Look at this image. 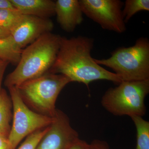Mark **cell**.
I'll list each match as a JSON object with an SVG mask.
<instances>
[{
	"mask_svg": "<svg viewBox=\"0 0 149 149\" xmlns=\"http://www.w3.org/2000/svg\"><path fill=\"white\" fill-rule=\"evenodd\" d=\"M122 10L123 17L125 23L141 11H149V0H126Z\"/></svg>",
	"mask_w": 149,
	"mask_h": 149,
	"instance_id": "obj_16",
	"label": "cell"
},
{
	"mask_svg": "<svg viewBox=\"0 0 149 149\" xmlns=\"http://www.w3.org/2000/svg\"><path fill=\"white\" fill-rule=\"evenodd\" d=\"M149 93V79L123 81L115 88L109 89L101 100L102 106L114 116H138L146 114V97Z\"/></svg>",
	"mask_w": 149,
	"mask_h": 149,
	"instance_id": "obj_5",
	"label": "cell"
},
{
	"mask_svg": "<svg viewBox=\"0 0 149 149\" xmlns=\"http://www.w3.org/2000/svg\"><path fill=\"white\" fill-rule=\"evenodd\" d=\"M99 65L109 68L123 81H141L149 79V41L141 37L135 45L118 48L110 57L95 59Z\"/></svg>",
	"mask_w": 149,
	"mask_h": 149,
	"instance_id": "obj_3",
	"label": "cell"
},
{
	"mask_svg": "<svg viewBox=\"0 0 149 149\" xmlns=\"http://www.w3.org/2000/svg\"><path fill=\"white\" fill-rule=\"evenodd\" d=\"M14 8L25 15L49 18L55 15V2L52 0H10Z\"/></svg>",
	"mask_w": 149,
	"mask_h": 149,
	"instance_id": "obj_11",
	"label": "cell"
},
{
	"mask_svg": "<svg viewBox=\"0 0 149 149\" xmlns=\"http://www.w3.org/2000/svg\"><path fill=\"white\" fill-rule=\"evenodd\" d=\"M10 36L9 32L0 29V39L6 38Z\"/></svg>",
	"mask_w": 149,
	"mask_h": 149,
	"instance_id": "obj_23",
	"label": "cell"
},
{
	"mask_svg": "<svg viewBox=\"0 0 149 149\" xmlns=\"http://www.w3.org/2000/svg\"><path fill=\"white\" fill-rule=\"evenodd\" d=\"M36 149H65L79 139L77 131L70 125L67 115L59 110Z\"/></svg>",
	"mask_w": 149,
	"mask_h": 149,
	"instance_id": "obj_8",
	"label": "cell"
},
{
	"mask_svg": "<svg viewBox=\"0 0 149 149\" xmlns=\"http://www.w3.org/2000/svg\"><path fill=\"white\" fill-rule=\"evenodd\" d=\"M71 81L65 75L48 73L17 87L23 101L36 112L52 118L56 112L59 94Z\"/></svg>",
	"mask_w": 149,
	"mask_h": 149,
	"instance_id": "obj_4",
	"label": "cell"
},
{
	"mask_svg": "<svg viewBox=\"0 0 149 149\" xmlns=\"http://www.w3.org/2000/svg\"><path fill=\"white\" fill-rule=\"evenodd\" d=\"M83 13L104 29L123 33L126 29L120 0H79Z\"/></svg>",
	"mask_w": 149,
	"mask_h": 149,
	"instance_id": "obj_7",
	"label": "cell"
},
{
	"mask_svg": "<svg viewBox=\"0 0 149 149\" xmlns=\"http://www.w3.org/2000/svg\"><path fill=\"white\" fill-rule=\"evenodd\" d=\"M23 15L16 9H0V29L10 33Z\"/></svg>",
	"mask_w": 149,
	"mask_h": 149,
	"instance_id": "obj_15",
	"label": "cell"
},
{
	"mask_svg": "<svg viewBox=\"0 0 149 149\" xmlns=\"http://www.w3.org/2000/svg\"><path fill=\"white\" fill-rule=\"evenodd\" d=\"M0 149H12L8 136L0 134Z\"/></svg>",
	"mask_w": 149,
	"mask_h": 149,
	"instance_id": "obj_20",
	"label": "cell"
},
{
	"mask_svg": "<svg viewBox=\"0 0 149 149\" xmlns=\"http://www.w3.org/2000/svg\"><path fill=\"white\" fill-rule=\"evenodd\" d=\"M94 45L92 38L78 36L61 37L54 63L49 73L65 75L71 82L89 84L98 80H107L116 84L122 82L114 72L97 64L91 52Z\"/></svg>",
	"mask_w": 149,
	"mask_h": 149,
	"instance_id": "obj_1",
	"label": "cell"
},
{
	"mask_svg": "<svg viewBox=\"0 0 149 149\" xmlns=\"http://www.w3.org/2000/svg\"><path fill=\"white\" fill-rule=\"evenodd\" d=\"M15 9L13 6L10 0H0V9Z\"/></svg>",
	"mask_w": 149,
	"mask_h": 149,
	"instance_id": "obj_22",
	"label": "cell"
},
{
	"mask_svg": "<svg viewBox=\"0 0 149 149\" xmlns=\"http://www.w3.org/2000/svg\"><path fill=\"white\" fill-rule=\"evenodd\" d=\"M8 88L13 109L12 125L8 139L12 149H15L25 137L37 130L49 126L54 118L38 113L28 107L17 87Z\"/></svg>",
	"mask_w": 149,
	"mask_h": 149,
	"instance_id": "obj_6",
	"label": "cell"
},
{
	"mask_svg": "<svg viewBox=\"0 0 149 149\" xmlns=\"http://www.w3.org/2000/svg\"><path fill=\"white\" fill-rule=\"evenodd\" d=\"M83 14L78 0H57L55 2L57 21L65 32H73L83 22Z\"/></svg>",
	"mask_w": 149,
	"mask_h": 149,
	"instance_id": "obj_10",
	"label": "cell"
},
{
	"mask_svg": "<svg viewBox=\"0 0 149 149\" xmlns=\"http://www.w3.org/2000/svg\"><path fill=\"white\" fill-rule=\"evenodd\" d=\"M65 149H90V144L84 140L78 139Z\"/></svg>",
	"mask_w": 149,
	"mask_h": 149,
	"instance_id": "obj_18",
	"label": "cell"
},
{
	"mask_svg": "<svg viewBox=\"0 0 149 149\" xmlns=\"http://www.w3.org/2000/svg\"><path fill=\"white\" fill-rule=\"evenodd\" d=\"M54 27L50 19L23 15L10 35L17 47L23 49L41 36L52 32Z\"/></svg>",
	"mask_w": 149,
	"mask_h": 149,
	"instance_id": "obj_9",
	"label": "cell"
},
{
	"mask_svg": "<svg viewBox=\"0 0 149 149\" xmlns=\"http://www.w3.org/2000/svg\"><path fill=\"white\" fill-rule=\"evenodd\" d=\"M22 50L17 47L10 35L0 39V59L17 65L20 60Z\"/></svg>",
	"mask_w": 149,
	"mask_h": 149,
	"instance_id": "obj_13",
	"label": "cell"
},
{
	"mask_svg": "<svg viewBox=\"0 0 149 149\" xmlns=\"http://www.w3.org/2000/svg\"><path fill=\"white\" fill-rule=\"evenodd\" d=\"M10 63L0 59V92L2 89V83L3 77L7 67Z\"/></svg>",
	"mask_w": 149,
	"mask_h": 149,
	"instance_id": "obj_21",
	"label": "cell"
},
{
	"mask_svg": "<svg viewBox=\"0 0 149 149\" xmlns=\"http://www.w3.org/2000/svg\"><path fill=\"white\" fill-rule=\"evenodd\" d=\"M61 36L52 32L40 37L23 49L16 68L6 77L7 88L49 73L56 58Z\"/></svg>",
	"mask_w": 149,
	"mask_h": 149,
	"instance_id": "obj_2",
	"label": "cell"
},
{
	"mask_svg": "<svg viewBox=\"0 0 149 149\" xmlns=\"http://www.w3.org/2000/svg\"><path fill=\"white\" fill-rule=\"evenodd\" d=\"M12 103L10 96L2 88L0 92V134L8 137L11 120L13 118Z\"/></svg>",
	"mask_w": 149,
	"mask_h": 149,
	"instance_id": "obj_12",
	"label": "cell"
},
{
	"mask_svg": "<svg viewBox=\"0 0 149 149\" xmlns=\"http://www.w3.org/2000/svg\"><path fill=\"white\" fill-rule=\"evenodd\" d=\"M90 149H110L106 142L100 140H95L90 144Z\"/></svg>",
	"mask_w": 149,
	"mask_h": 149,
	"instance_id": "obj_19",
	"label": "cell"
},
{
	"mask_svg": "<svg viewBox=\"0 0 149 149\" xmlns=\"http://www.w3.org/2000/svg\"><path fill=\"white\" fill-rule=\"evenodd\" d=\"M130 117L136 126L137 132L136 149H149V122L138 116Z\"/></svg>",
	"mask_w": 149,
	"mask_h": 149,
	"instance_id": "obj_14",
	"label": "cell"
},
{
	"mask_svg": "<svg viewBox=\"0 0 149 149\" xmlns=\"http://www.w3.org/2000/svg\"><path fill=\"white\" fill-rule=\"evenodd\" d=\"M49 126L37 130L27 136L17 149H36L40 140L47 131Z\"/></svg>",
	"mask_w": 149,
	"mask_h": 149,
	"instance_id": "obj_17",
	"label": "cell"
}]
</instances>
